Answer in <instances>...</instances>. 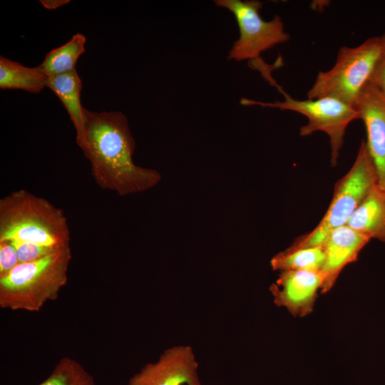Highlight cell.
I'll return each instance as SVG.
<instances>
[{
	"instance_id": "1",
	"label": "cell",
	"mask_w": 385,
	"mask_h": 385,
	"mask_svg": "<svg viewBox=\"0 0 385 385\" xmlns=\"http://www.w3.org/2000/svg\"><path fill=\"white\" fill-rule=\"evenodd\" d=\"M89 160L98 186L126 196L146 191L161 180L154 169L133 160L135 142L121 112H95L84 108L83 137L78 146Z\"/></svg>"
},
{
	"instance_id": "2",
	"label": "cell",
	"mask_w": 385,
	"mask_h": 385,
	"mask_svg": "<svg viewBox=\"0 0 385 385\" xmlns=\"http://www.w3.org/2000/svg\"><path fill=\"white\" fill-rule=\"evenodd\" d=\"M3 240L61 249L70 246L71 235L61 208L21 189L0 200V241Z\"/></svg>"
},
{
	"instance_id": "3",
	"label": "cell",
	"mask_w": 385,
	"mask_h": 385,
	"mask_svg": "<svg viewBox=\"0 0 385 385\" xmlns=\"http://www.w3.org/2000/svg\"><path fill=\"white\" fill-rule=\"evenodd\" d=\"M72 258L67 246L32 262L19 263L0 277V307L11 311L38 312L56 300L68 282Z\"/></svg>"
},
{
	"instance_id": "4",
	"label": "cell",
	"mask_w": 385,
	"mask_h": 385,
	"mask_svg": "<svg viewBox=\"0 0 385 385\" xmlns=\"http://www.w3.org/2000/svg\"><path fill=\"white\" fill-rule=\"evenodd\" d=\"M215 4L230 11L238 25L240 36L229 51L227 59L248 61L250 66L261 73L271 85H279L272 76V71L279 63L268 65L260 57L261 53L290 39L281 17L275 15L270 21L260 14L262 3L257 0H215Z\"/></svg>"
},
{
	"instance_id": "5",
	"label": "cell",
	"mask_w": 385,
	"mask_h": 385,
	"mask_svg": "<svg viewBox=\"0 0 385 385\" xmlns=\"http://www.w3.org/2000/svg\"><path fill=\"white\" fill-rule=\"evenodd\" d=\"M377 183L373 161L366 142L362 140L352 166L336 183L332 200L321 221L311 232L297 238L287 249L322 247L332 230L347 224L354 211Z\"/></svg>"
},
{
	"instance_id": "6",
	"label": "cell",
	"mask_w": 385,
	"mask_h": 385,
	"mask_svg": "<svg viewBox=\"0 0 385 385\" xmlns=\"http://www.w3.org/2000/svg\"><path fill=\"white\" fill-rule=\"evenodd\" d=\"M381 46L380 36H374L359 46L340 48L333 66L318 73L307 98L331 97L353 106L369 81Z\"/></svg>"
},
{
	"instance_id": "7",
	"label": "cell",
	"mask_w": 385,
	"mask_h": 385,
	"mask_svg": "<svg viewBox=\"0 0 385 385\" xmlns=\"http://www.w3.org/2000/svg\"><path fill=\"white\" fill-rule=\"evenodd\" d=\"M278 90L284 96L283 101L261 102L242 98L240 103L245 106L257 105L304 115L308 122L300 128V135L307 136L317 131L325 133L329 138L331 163L335 165L343 145L346 129L350 122L359 118L357 111L352 106L334 98L297 100L286 93L282 88Z\"/></svg>"
},
{
	"instance_id": "8",
	"label": "cell",
	"mask_w": 385,
	"mask_h": 385,
	"mask_svg": "<svg viewBox=\"0 0 385 385\" xmlns=\"http://www.w3.org/2000/svg\"><path fill=\"white\" fill-rule=\"evenodd\" d=\"M198 366L191 346H174L165 349L156 361L144 365L127 385H202Z\"/></svg>"
},
{
	"instance_id": "9",
	"label": "cell",
	"mask_w": 385,
	"mask_h": 385,
	"mask_svg": "<svg viewBox=\"0 0 385 385\" xmlns=\"http://www.w3.org/2000/svg\"><path fill=\"white\" fill-rule=\"evenodd\" d=\"M323 282L321 271H282L270 292L276 306L286 308L294 317H303L313 312Z\"/></svg>"
},
{
	"instance_id": "10",
	"label": "cell",
	"mask_w": 385,
	"mask_h": 385,
	"mask_svg": "<svg viewBox=\"0 0 385 385\" xmlns=\"http://www.w3.org/2000/svg\"><path fill=\"white\" fill-rule=\"evenodd\" d=\"M353 107L366 128L365 142L376 172L378 185L385 189V96L369 81Z\"/></svg>"
},
{
	"instance_id": "11",
	"label": "cell",
	"mask_w": 385,
	"mask_h": 385,
	"mask_svg": "<svg viewBox=\"0 0 385 385\" xmlns=\"http://www.w3.org/2000/svg\"><path fill=\"white\" fill-rule=\"evenodd\" d=\"M370 239L345 225L332 230L323 244L325 261L321 270L324 277L321 294L330 291L339 274L350 263L356 261Z\"/></svg>"
},
{
	"instance_id": "12",
	"label": "cell",
	"mask_w": 385,
	"mask_h": 385,
	"mask_svg": "<svg viewBox=\"0 0 385 385\" xmlns=\"http://www.w3.org/2000/svg\"><path fill=\"white\" fill-rule=\"evenodd\" d=\"M346 225L370 240L385 243V189L375 185Z\"/></svg>"
},
{
	"instance_id": "13",
	"label": "cell",
	"mask_w": 385,
	"mask_h": 385,
	"mask_svg": "<svg viewBox=\"0 0 385 385\" xmlns=\"http://www.w3.org/2000/svg\"><path fill=\"white\" fill-rule=\"evenodd\" d=\"M46 87L57 96L66 109L76 129V143L79 146L83 137L84 108L81 103L82 81L76 70L48 76Z\"/></svg>"
},
{
	"instance_id": "14",
	"label": "cell",
	"mask_w": 385,
	"mask_h": 385,
	"mask_svg": "<svg viewBox=\"0 0 385 385\" xmlns=\"http://www.w3.org/2000/svg\"><path fill=\"white\" fill-rule=\"evenodd\" d=\"M47 76L38 66L31 68L0 56V88L38 93L46 87Z\"/></svg>"
},
{
	"instance_id": "15",
	"label": "cell",
	"mask_w": 385,
	"mask_h": 385,
	"mask_svg": "<svg viewBox=\"0 0 385 385\" xmlns=\"http://www.w3.org/2000/svg\"><path fill=\"white\" fill-rule=\"evenodd\" d=\"M86 42L84 35L76 34L65 44L49 51L38 68L47 77L76 69L78 58L85 52Z\"/></svg>"
},
{
	"instance_id": "16",
	"label": "cell",
	"mask_w": 385,
	"mask_h": 385,
	"mask_svg": "<svg viewBox=\"0 0 385 385\" xmlns=\"http://www.w3.org/2000/svg\"><path fill=\"white\" fill-rule=\"evenodd\" d=\"M325 261L323 247H306L297 250L287 248L270 260V265L275 271H321Z\"/></svg>"
},
{
	"instance_id": "17",
	"label": "cell",
	"mask_w": 385,
	"mask_h": 385,
	"mask_svg": "<svg viewBox=\"0 0 385 385\" xmlns=\"http://www.w3.org/2000/svg\"><path fill=\"white\" fill-rule=\"evenodd\" d=\"M37 385H96L93 376L76 360L63 357Z\"/></svg>"
},
{
	"instance_id": "18",
	"label": "cell",
	"mask_w": 385,
	"mask_h": 385,
	"mask_svg": "<svg viewBox=\"0 0 385 385\" xmlns=\"http://www.w3.org/2000/svg\"><path fill=\"white\" fill-rule=\"evenodd\" d=\"M10 242L14 246L16 250L19 263L39 260L59 250L31 242Z\"/></svg>"
},
{
	"instance_id": "19",
	"label": "cell",
	"mask_w": 385,
	"mask_h": 385,
	"mask_svg": "<svg viewBox=\"0 0 385 385\" xmlns=\"http://www.w3.org/2000/svg\"><path fill=\"white\" fill-rule=\"evenodd\" d=\"M380 38L381 50L369 82L385 96V33Z\"/></svg>"
},
{
	"instance_id": "20",
	"label": "cell",
	"mask_w": 385,
	"mask_h": 385,
	"mask_svg": "<svg viewBox=\"0 0 385 385\" xmlns=\"http://www.w3.org/2000/svg\"><path fill=\"white\" fill-rule=\"evenodd\" d=\"M19 263L14 246L9 241H0V277L9 273Z\"/></svg>"
},
{
	"instance_id": "21",
	"label": "cell",
	"mask_w": 385,
	"mask_h": 385,
	"mask_svg": "<svg viewBox=\"0 0 385 385\" xmlns=\"http://www.w3.org/2000/svg\"><path fill=\"white\" fill-rule=\"evenodd\" d=\"M41 4L46 9L52 10L56 9L70 2L69 0H41L39 1Z\"/></svg>"
}]
</instances>
